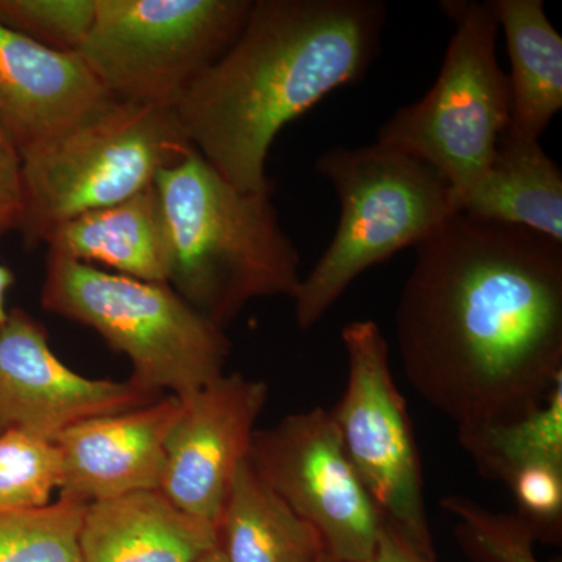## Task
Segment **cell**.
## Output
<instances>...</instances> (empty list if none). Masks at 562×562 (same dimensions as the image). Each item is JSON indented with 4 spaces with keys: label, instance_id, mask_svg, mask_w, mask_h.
I'll list each match as a JSON object with an SVG mask.
<instances>
[{
    "label": "cell",
    "instance_id": "cell-11",
    "mask_svg": "<svg viewBox=\"0 0 562 562\" xmlns=\"http://www.w3.org/2000/svg\"><path fill=\"white\" fill-rule=\"evenodd\" d=\"M132 382L90 379L50 349L46 327L21 308L0 325V431L18 428L55 439L83 422L160 398Z\"/></svg>",
    "mask_w": 562,
    "mask_h": 562
},
{
    "label": "cell",
    "instance_id": "cell-28",
    "mask_svg": "<svg viewBox=\"0 0 562 562\" xmlns=\"http://www.w3.org/2000/svg\"><path fill=\"white\" fill-rule=\"evenodd\" d=\"M14 284V273L11 272L9 266L2 265L0 262V325L5 321L7 310V294H9L10 288Z\"/></svg>",
    "mask_w": 562,
    "mask_h": 562
},
{
    "label": "cell",
    "instance_id": "cell-16",
    "mask_svg": "<svg viewBox=\"0 0 562 562\" xmlns=\"http://www.w3.org/2000/svg\"><path fill=\"white\" fill-rule=\"evenodd\" d=\"M44 244L52 255L120 276L151 283L171 280V232L155 183L116 205L58 225Z\"/></svg>",
    "mask_w": 562,
    "mask_h": 562
},
{
    "label": "cell",
    "instance_id": "cell-24",
    "mask_svg": "<svg viewBox=\"0 0 562 562\" xmlns=\"http://www.w3.org/2000/svg\"><path fill=\"white\" fill-rule=\"evenodd\" d=\"M95 18V0H0V22L43 46L79 52Z\"/></svg>",
    "mask_w": 562,
    "mask_h": 562
},
{
    "label": "cell",
    "instance_id": "cell-25",
    "mask_svg": "<svg viewBox=\"0 0 562 562\" xmlns=\"http://www.w3.org/2000/svg\"><path fill=\"white\" fill-rule=\"evenodd\" d=\"M503 483L513 492L517 516L539 542L560 543L562 536V462L535 461L517 468Z\"/></svg>",
    "mask_w": 562,
    "mask_h": 562
},
{
    "label": "cell",
    "instance_id": "cell-8",
    "mask_svg": "<svg viewBox=\"0 0 562 562\" xmlns=\"http://www.w3.org/2000/svg\"><path fill=\"white\" fill-rule=\"evenodd\" d=\"M251 0H95L77 54L110 98L173 109L232 46Z\"/></svg>",
    "mask_w": 562,
    "mask_h": 562
},
{
    "label": "cell",
    "instance_id": "cell-3",
    "mask_svg": "<svg viewBox=\"0 0 562 562\" xmlns=\"http://www.w3.org/2000/svg\"><path fill=\"white\" fill-rule=\"evenodd\" d=\"M155 187L171 232L169 284L192 308L224 328L251 301L295 297L301 255L272 192L239 190L194 147Z\"/></svg>",
    "mask_w": 562,
    "mask_h": 562
},
{
    "label": "cell",
    "instance_id": "cell-18",
    "mask_svg": "<svg viewBox=\"0 0 562 562\" xmlns=\"http://www.w3.org/2000/svg\"><path fill=\"white\" fill-rule=\"evenodd\" d=\"M512 60V116L505 132L541 138L562 110V38L542 0H494Z\"/></svg>",
    "mask_w": 562,
    "mask_h": 562
},
{
    "label": "cell",
    "instance_id": "cell-2",
    "mask_svg": "<svg viewBox=\"0 0 562 562\" xmlns=\"http://www.w3.org/2000/svg\"><path fill=\"white\" fill-rule=\"evenodd\" d=\"M384 22L376 0H254L232 46L173 106L191 146L239 190L272 192L273 139L366 76Z\"/></svg>",
    "mask_w": 562,
    "mask_h": 562
},
{
    "label": "cell",
    "instance_id": "cell-1",
    "mask_svg": "<svg viewBox=\"0 0 562 562\" xmlns=\"http://www.w3.org/2000/svg\"><path fill=\"white\" fill-rule=\"evenodd\" d=\"M414 249L394 314L413 390L457 431L541 406L562 382V244L457 213Z\"/></svg>",
    "mask_w": 562,
    "mask_h": 562
},
{
    "label": "cell",
    "instance_id": "cell-14",
    "mask_svg": "<svg viewBox=\"0 0 562 562\" xmlns=\"http://www.w3.org/2000/svg\"><path fill=\"white\" fill-rule=\"evenodd\" d=\"M111 99L77 52L50 49L0 22V124L21 154Z\"/></svg>",
    "mask_w": 562,
    "mask_h": 562
},
{
    "label": "cell",
    "instance_id": "cell-13",
    "mask_svg": "<svg viewBox=\"0 0 562 562\" xmlns=\"http://www.w3.org/2000/svg\"><path fill=\"white\" fill-rule=\"evenodd\" d=\"M180 398L161 395L128 412L98 417L61 432V497L91 505L135 492L160 491L166 441Z\"/></svg>",
    "mask_w": 562,
    "mask_h": 562
},
{
    "label": "cell",
    "instance_id": "cell-9",
    "mask_svg": "<svg viewBox=\"0 0 562 562\" xmlns=\"http://www.w3.org/2000/svg\"><path fill=\"white\" fill-rule=\"evenodd\" d=\"M341 338L349 375L330 414L344 452L383 522L414 552L438 561L419 447L408 405L392 376L386 338L372 321L350 322Z\"/></svg>",
    "mask_w": 562,
    "mask_h": 562
},
{
    "label": "cell",
    "instance_id": "cell-29",
    "mask_svg": "<svg viewBox=\"0 0 562 562\" xmlns=\"http://www.w3.org/2000/svg\"><path fill=\"white\" fill-rule=\"evenodd\" d=\"M195 562H228L227 558H225L224 552H222L221 547L216 546L214 549H211L210 552L202 554Z\"/></svg>",
    "mask_w": 562,
    "mask_h": 562
},
{
    "label": "cell",
    "instance_id": "cell-7",
    "mask_svg": "<svg viewBox=\"0 0 562 562\" xmlns=\"http://www.w3.org/2000/svg\"><path fill=\"white\" fill-rule=\"evenodd\" d=\"M454 22L431 90L395 111L376 143L427 162L453 191L454 202L490 168L512 116L508 76L497 60L498 21L492 2H443Z\"/></svg>",
    "mask_w": 562,
    "mask_h": 562
},
{
    "label": "cell",
    "instance_id": "cell-30",
    "mask_svg": "<svg viewBox=\"0 0 562 562\" xmlns=\"http://www.w3.org/2000/svg\"><path fill=\"white\" fill-rule=\"evenodd\" d=\"M322 562H333V561L330 560V558L327 557V558H324V560H322Z\"/></svg>",
    "mask_w": 562,
    "mask_h": 562
},
{
    "label": "cell",
    "instance_id": "cell-26",
    "mask_svg": "<svg viewBox=\"0 0 562 562\" xmlns=\"http://www.w3.org/2000/svg\"><path fill=\"white\" fill-rule=\"evenodd\" d=\"M22 217L24 179L21 151L0 124V236L20 231Z\"/></svg>",
    "mask_w": 562,
    "mask_h": 562
},
{
    "label": "cell",
    "instance_id": "cell-19",
    "mask_svg": "<svg viewBox=\"0 0 562 562\" xmlns=\"http://www.w3.org/2000/svg\"><path fill=\"white\" fill-rule=\"evenodd\" d=\"M217 546L228 562H322L324 541L291 512L251 468L235 473L217 522Z\"/></svg>",
    "mask_w": 562,
    "mask_h": 562
},
{
    "label": "cell",
    "instance_id": "cell-22",
    "mask_svg": "<svg viewBox=\"0 0 562 562\" xmlns=\"http://www.w3.org/2000/svg\"><path fill=\"white\" fill-rule=\"evenodd\" d=\"M61 476L57 442L18 428L0 431V508L49 505L54 492L60 491Z\"/></svg>",
    "mask_w": 562,
    "mask_h": 562
},
{
    "label": "cell",
    "instance_id": "cell-21",
    "mask_svg": "<svg viewBox=\"0 0 562 562\" xmlns=\"http://www.w3.org/2000/svg\"><path fill=\"white\" fill-rule=\"evenodd\" d=\"M87 506L58 495L43 508H0V562H81L79 535Z\"/></svg>",
    "mask_w": 562,
    "mask_h": 562
},
{
    "label": "cell",
    "instance_id": "cell-27",
    "mask_svg": "<svg viewBox=\"0 0 562 562\" xmlns=\"http://www.w3.org/2000/svg\"><path fill=\"white\" fill-rule=\"evenodd\" d=\"M364 562H438L430 561L414 552L408 543L402 541L394 531L383 522L382 532H380L379 543L375 552Z\"/></svg>",
    "mask_w": 562,
    "mask_h": 562
},
{
    "label": "cell",
    "instance_id": "cell-23",
    "mask_svg": "<svg viewBox=\"0 0 562 562\" xmlns=\"http://www.w3.org/2000/svg\"><path fill=\"white\" fill-rule=\"evenodd\" d=\"M441 508L457 520L454 538L472 562H539L535 530L517 514H498L471 498L450 495Z\"/></svg>",
    "mask_w": 562,
    "mask_h": 562
},
{
    "label": "cell",
    "instance_id": "cell-15",
    "mask_svg": "<svg viewBox=\"0 0 562 562\" xmlns=\"http://www.w3.org/2000/svg\"><path fill=\"white\" fill-rule=\"evenodd\" d=\"M217 546V527L184 513L161 491L87 506L81 562H195Z\"/></svg>",
    "mask_w": 562,
    "mask_h": 562
},
{
    "label": "cell",
    "instance_id": "cell-17",
    "mask_svg": "<svg viewBox=\"0 0 562 562\" xmlns=\"http://www.w3.org/2000/svg\"><path fill=\"white\" fill-rule=\"evenodd\" d=\"M458 213L501 222L562 244V173L536 139L505 132L482 179Z\"/></svg>",
    "mask_w": 562,
    "mask_h": 562
},
{
    "label": "cell",
    "instance_id": "cell-12",
    "mask_svg": "<svg viewBox=\"0 0 562 562\" xmlns=\"http://www.w3.org/2000/svg\"><path fill=\"white\" fill-rule=\"evenodd\" d=\"M268 398L262 380L224 373L181 401L166 441L160 487L173 505L217 527Z\"/></svg>",
    "mask_w": 562,
    "mask_h": 562
},
{
    "label": "cell",
    "instance_id": "cell-10",
    "mask_svg": "<svg viewBox=\"0 0 562 562\" xmlns=\"http://www.w3.org/2000/svg\"><path fill=\"white\" fill-rule=\"evenodd\" d=\"M247 460L319 532L333 562H364L375 552L382 514L351 468L328 409L290 414L255 431Z\"/></svg>",
    "mask_w": 562,
    "mask_h": 562
},
{
    "label": "cell",
    "instance_id": "cell-5",
    "mask_svg": "<svg viewBox=\"0 0 562 562\" xmlns=\"http://www.w3.org/2000/svg\"><path fill=\"white\" fill-rule=\"evenodd\" d=\"M46 312L98 333L132 364V382L187 401L224 375L231 341L169 283L120 276L47 254Z\"/></svg>",
    "mask_w": 562,
    "mask_h": 562
},
{
    "label": "cell",
    "instance_id": "cell-6",
    "mask_svg": "<svg viewBox=\"0 0 562 562\" xmlns=\"http://www.w3.org/2000/svg\"><path fill=\"white\" fill-rule=\"evenodd\" d=\"M191 149L173 109L116 99L103 103L22 151L25 246L46 243L58 225L146 190Z\"/></svg>",
    "mask_w": 562,
    "mask_h": 562
},
{
    "label": "cell",
    "instance_id": "cell-20",
    "mask_svg": "<svg viewBox=\"0 0 562 562\" xmlns=\"http://www.w3.org/2000/svg\"><path fill=\"white\" fill-rule=\"evenodd\" d=\"M458 441L484 479L498 482L530 462H562V382L532 412L517 419L458 430Z\"/></svg>",
    "mask_w": 562,
    "mask_h": 562
},
{
    "label": "cell",
    "instance_id": "cell-4",
    "mask_svg": "<svg viewBox=\"0 0 562 562\" xmlns=\"http://www.w3.org/2000/svg\"><path fill=\"white\" fill-rule=\"evenodd\" d=\"M316 171L335 188L341 216L292 299L302 330L314 327L362 272L430 238L458 213L441 173L384 144L335 147L317 158Z\"/></svg>",
    "mask_w": 562,
    "mask_h": 562
}]
</instances>
